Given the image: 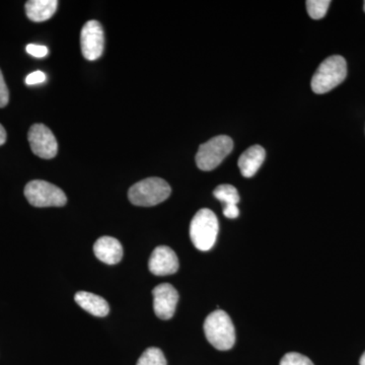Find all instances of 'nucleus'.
I'll list each match as a JSON object with an SVG mask.
<instances>
[{
	"label": "nucleus",
	"mask_w": 365,
	"mask_h": 365,
	"mask_svg": "<svg viewBox=\"0 0 365 365\" xmlns=\"http://www.w3.org/2000/svg\"><path fill=\"white\" fill-rule=\"evenodd\" d=\"M347 76V63L344 57L333 55L324 60L312 78V90L318 95L337 88Z\"/></svg>",
	"instance_id": "1"
},
{
	"label": "nucleus",
	"mask_w": 365,
	"mask_h": 365,
	"mask_svg": "<svg viewBox=\"0 0 365 365\" xmlns=\"http://www.w3.org/2000/svg\"><path fill=\"white\" fill-rule=\"evenodd\" d=\"M204 333L208 342L216 349H232L235 342V331L232 319L225 311L217 309L204 322Z\"/></svg>",
	"instance_id": "2"
},
{
	"label": "nucleus",
	"mask_w": 365,
	"mask_h": 365,
	"mask_svg": "<svg viewBox=\"0 0 365 365\" xmlns=\"http://www.w3.org/2000/svg\"><path fill=\"white\" fill-rule=\"evenodd\" d=\"M218 230L220 225L215 213L210 209H200L190 225V237L199 251H209L215 246Z\"/></svg>",
	"instance_id": "3"
},
{
	"label": "nucleus",
	"mask_w": 365,
	"mask_h": 365,
	"mask_svg": "<svg viewBox=\"0 0 365 365\" xmlns=\"http://www.w3.org/2000/svg\"><path fill=\"white\" fill-rule=\"evenodd\" d=\"M170 193L172 189L165 180L148 178L136 182L129 189L128 198L133 205L150 207L167 200Z\"/></svg>",
	"instance_id": "4"
},
{
	"label": "nucleus",
	"mask_w": 365,
	"mask_h": 365,
	"mask_svg": "<svg viewBox=\"0 0 365 365\" xmlns=\"http://www.w3.org/2000/svg\"><path fill=\"white\" fill-rule=\"evenodd\" d=\"M234 150V141L227 135L213 137L201 144L196 155L197 167L209 172L216 169Z\"/></svg>",
	"instance_id": "5"
},
{
	"label": "nucleus",
	"mask_w": 365,
	"mask_h": 365,
	"mask_svg": "<svg viewBox=\"0 0 365 365\" xmlns=\"http://www.w3.org/2000/svg\"><path fill=\"white\" fill-rule=\"evenodd\" d=\"M26 200L35 207H61L66 205V193L51 182L35 180L26 184L25 188Z\"/></svg>",
	"instance_id": "6"
},
{
	"label": "nucleus",
	"mask_w": 365,
	"mask_h": 365,
	"mask_svg": "<svg viewBox=\"0 0 365 365\" xmlns=\"http://www.w3.org/2000/svg\"><path fill=\"white\" fill-rule=\"evenodd\" d=\"M31 150L37 157L51 160L58 153V143L52 131L44 124H34L28 133Z\"/></svg>",
	"instance_id": "7"
},
{
	"label": "nucleus",
	"mask_w": 365,
	"mask_h": 365,
	"mask_svg": "<svg viewBox=\"0 0 365 365\" xmlns=\"http://www.w3.org/2000/svg\"><path fill=\"white\" fill-rule=\"evenodd\" d=\"M105 36L103 26L97 21H88L81 33V47L83 57L93 61L102 56Z\"/></svg>",
	"instance_id": "8"
},
{
	"label": "nucleus",
	"mask_w": 365,
	"mask_h": 365,
	"mask_svg": "<svg viewBox=\"0 0 365 365\" xmlns=\"http://www.w3.org/2000/svg\"><path fill=\"white\" fill-rule=\"evenodd\" d=\"M153 309L158 318L165 321L172 319L179 302L176 288L169 283H163L153 290Z\"/></svg>",
	"instance_id": "9"
},
{
	"label": "nucleus",
	"mask_w": 365,
	"mask_h": 365,
	"mask_svg": "<svg viewBox=\"0 0 365 365\" xmlns=\"http://www.w3.org/2000/svg\"><path fill=\"white\" fill-rule=\"evenodd\" d=\"M148 268L153 275H170L179 270V259L169 247L160 246L151 254Z\"/></svg>",
	"instance_id": "10"
},
{
	"label": "nucleus",
	"mask_w": 365,
	"mask_h": 365,
	"mask_svg": "<svg viewBox=\"0 0 365 365\" xmlns=\"http://www.w3.org/2000/svg\"><path fill=\"white\" fill-rule=\"evenodd\" d=\"M93 252L98 260L108 265H116L123 257L122 245L112 237H100L93 245Z\"/></svg>",
	"instance_id": "11"
},
{
	"label": "nucleus",
	"mask_w": 365,
	"mask_h": 365,
	"mask_svg": "<svg viewBox=\"0 0 365 365\" xmlns=\"http://www.w3.org/2000/svg\"><path fill=\"white\" fill-rule=\"evenodd\" d=\"M266 158V151L261 145H253L245 151L239 158V168L242 176L252 178L255 176Z\"/></svg>",
	"instance_id": "12"
},
{
	"label": "nucleus",
	"mask_w": 365,
	"mask_h": 365,
	"mask_svg": "<svg viewBox=\"0 0 365 365\" xmlns=\"http://www.w3.org/2000/svg\"><path fill=\"white\" fill-rule=\"evenodd\" d=\"M213 195H215L216 199H218V200L222 201L225 204L223 215H225V217L235 220V218L239 216L240 210L239 207H237V203L240 202V195L235 187L230 184L220 185L213 191Z\"/></svg>",
	"instance_id": "13"
},
{
	"label": "nucleus",
	"mask_w": 365,
	"mask_h": 365,
	"mask_svg": "<svg viewBox=\"0 0 365 365\" xmlns=\"http://www.w3.org/2000/svg\"><path fill=\"white\" fill-rule=\"evenodd\" d=\"M74 299L81 309L93 316L102 318L109 314L110 307L107 300L97 294L88 292H78L74 297Z\"/></svg>",
	"instance_id": "14"
},
{
	"label": "nucleus",
	"mask_w": 365,
	"mask_h": 365,
	"mask_svg": "<svg viewBox=\"0 0 365 365\" xmlns=\"http://www.w3.org/2000/svg\"><path fill=\"white\" fill-rule=\"evenodd\" d=\"M57 6V0H30L25 6L26 16L36 23L48 21L56 13Z\"/></svg>",
	"instance_id": "15"
},
{
	"label": "nucleus",
	"mask_w": 365,
	"mask_h": 365,
	"mask_svg": "<svg viewBox=\"0 0 365 365\" xmlns=\"http://www.w3.org/2000/svg\"><path fill=\"white\" fill-rule=\"evenodd\" d=\"M136 365H167V359L162 350L150 347L143 353Z\"/></svg>",
	"instance_id": "16"
},
{
	"label": "nucleus",
	"mask_w": 365,
	"mask_h": 365,
	"mask_svg": "<svg viewBox=\"0 0 365 365\" xmlns=\"http://www.w3.org/2000/svg\"><path fill=\"white\" fill-rule=\"evenodd\" d=\"M330 4V0H309L307 1V13L314 20H321L326 16Z\"/></svg>",
	"instance_id": "17"
},
{
	"label": "nucleus",
	"mask_w": 365,
	"mask_h": 365,
	"mask_svg": "<svg viewBox=\"0 0 365 365\" xmlns=\"http://www.w3.org/2000/svg\"><path fill=\"white\" fill-rule=\"evenodd\" d=\"M280 365H314L312 360L300 353L290 352L281 359Z\"/></svg>",
	"instance_id": "18"
},
{
	"label": "nucleus",
	"mask_w": 365,
	"mask_h": 365,
	"mask_svg": "<svg viewBox=\"0 0 365 365\" xmlns=\"http://www.w3.org/2000/svg\"><path fill=\"white\" fill-rule=\"evenodd\" d=\"M26 52L36 58H43L47 56L48 48L43 45L29 44L26 48Z\"/></svg>",
	"instance_id": "19"
},
{
	"label": "nucleus",
	"mask_w": 365,
	"mask_h": 365,
	"mask_svg": "<svg viewBox=\"0 0 365 365\" xmlns=\"http://www.w3.org/2000/svg\"><path fill=\"white\" fill-rule=\"evenodd\" d=\"M9 91L4 81V74L0 71V108H4L9 104Z\"/></svg>",
	"instance_id": "20"
},
{
	"label": "nucleus",
	"mask_w": 365,
	"mask_h": 365,
	"mask_svg": "<svg viewBox=\"0 0 365 365\" xmlns=\"http://www.w3.org/2000/svg\"><path fill=\"white\" fill-rule=\"evenodd\" d=\"M46 81V74L43 71H35L29 74L26 78V83L28 86L39 85Z\"/></svg>",
	"instance_id": "21"
},
{
	"label": "nucleus",
	"mask_w": 365,
	"mask_h": 365,
	"mask_svg": "<svg viewBox=\"0 0 365 365\" xmlns=\"http://www.w3.org/2000/svg\"><path fill=\"white\" fill-rule=\"evenodd\" d=\"M6 141V131L1 124H0V146L4 145Z\"/></svg>",
	"instance_id": "22"
},
{
	"label": "nucleus",
	"mask_w": 365,
	"mask_h": 365,
	"mask_svg": "<svg viewBox=\"0 0 365 365\" xmlns=\"http://www.w3.org/2000/svg\"><path fill=\"white\" fill-rule=\"evenodd\" d=\"M360 365H365V352L362 354L361 359L359 361Z\"/></svg>",
	"instance_id": "23"
},
{
	"label": "nucleus",
	"mask_w": 365,
	"mask_h": 365,
	"mask_svg": "<svg viewBox=\"0 0 365 365\" xmlns=\"http://www.w3.org/2000/svg\"><path fill=\"white\" fill-rule=\"evenodd\" d=\"M364 11H365V1H364Z\"/></svg>",
	"instance_id": "24"
}]
</instances>
